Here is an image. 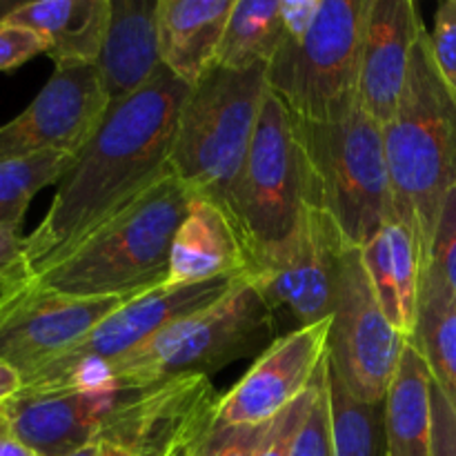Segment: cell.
Listing matches in <instances>:
<instances>
[{"label": "cell", "instance_id": "e575fe53", "mask_svg": "<svg viewBox=\"0 0 456 456\" xmlns=\"http://www.w3.org/2000/svg\"><path fill=\"white\" fill-rule=\"evenodd\" d=\"M25 245L20 232L0 230V285L25 281Z\"/></svg>", "mask_w": 456, "mask_h": 456}, {"label": "cell", "instance_id": "d6a6232c", "mask_svg": "<svg viewBox=\"0 0 456 456\" xmlns=\"http://www.w3.org/2000/svg\"><path fill=\"white\" fill-rule=\"evenodd\" d=\"M40 53H47V43L36 31L0 25V71L16 69Z\"/></svg>", "mask_w": 456, "mask_h": 456}, {"label": "cell", "instance_id": "1f68e13d", "mask_svg": "<svg viewBox=\"0 0 456 456\" xmlns=\"http://www.w3.org/2000/svg\"><path fill=\"white\" fill-rule=\"evenodd\" d=\"M316 379H319V374H316ZM316 379L314 383H312L310 390H307L297 403H292L288 410H283V412L270 423V430H267L261 454L258 456H289V452H292L294 436H297L298 428H301L303 419H305L307 410H310L312 399H314Z\"/></svg>", "mask_w": 456, "mask_h": 456}, {"label": "cell", "instance_id": "f546056e", "mask_svg": "<svg viewBox=\"0 0 456 456\" xmlns=\"http://www.w3.org/2000/svg\"><path fill=\"white\" fill-rule=\"evenodd\" d=\"M428 265H432L444 276L456 297V185L445 194L444 205H441Z\"/></svg>", "mask_w": 456, "mask_h": 456}, {"label": "cell", "instance_id": "6da1fadb", "mask_svg": "<svg viewBox=\"0 0 456 456\" xmlns=\"http://www.w3.org/2000/svg\"><path fill=\"white\" fill-rule=\"evenodd\" d=\"M190 85L169 69L127 101L111 105L58 191L27 236L25 281L47 270L98 225L172 172L174 134Z\"/></svg>", "mask_w": 456, "mask_h": 456}, {"label": "cell", "instance_id": "9c48e42d", "mask_svg": "<svg viewBox=\"0 0 456 456\" xmlns=\"http://www.w3.org/2000/svg\"><path fill=\"white\" fill-rule=\"evenodd\" d=\"M245 274L223 276V279L185 285V288L163 285V288L141 294L105 316L69 350L61 352L52 361L27 374L22 379L20 392L45 395V392L71 390L85 372L123 359L169 323L216 303Z\"/></svg>", "mask_w": 456, "mask_h": 456}, {"label": "cell", "instance_id": "44dd1931", "mask_svg": "<svg viewBox=\"0 0 456 456\" xmlns=\"http://www.w3.org/2000/svg\"><path fill=\"white\" fill-rule=\"evenodd\" d=\"M111 20V0L22 3L4 25L36 31L47 43L56 69L96 65Z\"/></svg>", "mask_w": 456, "mask_h": 456}, {"label": "cell", "instance_id": "3957f363", "mask_svg": "<svg viewBox=\"0 0 456 456\" xmlns=\"http://www.w3.org/2000/svg\"><path fill=\"white\" fill-rule=\"evenodd\" d=\"M194 199L176 174H165L27 281L76 298L141 297L163 288L172 239Z\"/></svg>", "mask_w": 456, "mask_h": 456}, {"label": "cell", "instance_id": "484cf974", "mask_svg": "<svg viewBox=\"0 0 456 456\" xmlns=\"http://www.w3.org/2000/svg\"><path fill=\"white\" fill-rule=\"evenodd\" d=\"M330 435L334 456H387L386 410L350 395L328 361Z\"/></svg>", "mask_w": 456, "mask_h": 456}, {"label": "cell", "instance_id": "e0dca14e", "mask_svg": "<svg viewBox=\"0 0 456 456\" xmlns=\"http://www.w3.org/2000/svg\"><path fill=\"white\" fill-rule=\"evenodd\" d=\"M118 390H65L45 395L13 396L0 412L18 439L25 441L38 456H65L92 444L101 435L107 414L116 403Z\"/></svg>", "mask_w": 456, "mask_h": 456}, {"label": "cell", "instance_id": "52a82bcc", "mask_svg": "<svg viewBox=\"0 0 456 456\" xmlns=\"http://www.w3.org/2000/svg\"><path fill=\"white\" fill-rule=\"evenodd\" d=\"M370 0H321L303 38L285 36L267 62V87L289 116L330 123L359 102L361 49Z\"/></svg>", "mask_w": 456, "mask_h": 456}, {"label": "cell", "instance_id": "ab89813d", "mask_svg": "<svg viewBox=\"0 0 456 456\" xmlns=\"http://www.w3.org/2000/svg\"><path fill=\"white\" fill-rule=\"evenodd\" d=\"M20 4L22 3H18V0H0V25H4V20H7Z\"/></svg>", "mask_w": 456, "mask_h": 456}, {"label": "cell", "instance_id": "5b68a950", "mask_svg": "<svg viewBox=\"0 0 456 456\" xmlns=\"http://www.w3.org/2000/svg\"><path fill=\"white\" fill-rule=\"evenodd\" d=\"M270 94L267 65L214 67L181 107L169 165L196 199L225 209Z\"/></svg>", "mask_w": 456, "mask_h": 456}, {"label": "cell", "instance_id": "836d02e7", "mask_svg": "<svg viewBox=\"0 0 456 456\" xmlns=\"http://www.w3.org/2000/svg\"><path fill=\"white\" fill-rule=\"evenodd\" d=\"M432 456H456V412L432 381Z\"/></svg>", "mask_w": 456, "mask_h": 456}, {"label": "cell", "instance_id": "ac0fdd59", "mask_svg": "<svg viewBox=\"0 0 456 456\" xmlns=\"http://www.w3.org/2000/svg\"><path fill=\"white\" fill-rule=\"evenodd\" d=\"M156 9L159 0H111L110 29L94 65L110 107L141 92L163 67Z\"/></svg>", "mask_w": 456, "mask_h": 456}, {"label": "cell", "instance_id": "83f0119b", "mask_svg": "<svg viewBox=\"0 0 456 456\" xmlns=\"http://www.w3.org/2000/svg\"><path fill=\"white\" fill-rule=\"evenodd\" d=\"M289 456H334L332 435H330V405H328V356L319 370L316 392L310 410L294 436Z\"/></svg>", "mask_w": 456, "mask_h": 456}, {"label": "cell", "instance_id": "d590c367", "mask_svg": "<svg viewBox=\"0 0 456 456\" xmlns=\"http://www.w3.org/2000/svg\"><path fill=\"white\" fill-rule=\"evenodd\" d=\"M321 0H281V20L288 38H303L314 22Z\"/></svg>", "mask_w": 456, "mask_h": 456}, {"label": "cell", "instance_id": "9a60e30c", "mask_svg": "<svg viewBox=\"0 0 456 456\" xmlns=\"http://www.w3.org/2000/svg\"><path fill=\"white\" fill-rule=\"evenodd\" d=\"M332 316L274 338L243 379L221 396L216 423L267 426L312 387L328 356Z\"/></svg>", "mask_w": 456, "mask_h": 456}, {"label": "cell", "instance_id": "8fae6325", "mask_svg": "<svg viewBox=\"0 0 456 456\" xmlns=\"http://www.w3.org/2000/svg\"><path fill=\"white\" fill-rule=\"evenodd\" d=\"M221 396L205 374L118 390L98 439L134 456H191L216 426Z\"/></svg>", "mask_w": 456, "mask_h": 456}, {"label": "cell", "instance_id": "7a4b0ae2", "mask_svg": "<svg viewBox=\"0 0 456 456\" xmlns=\"http://www.w3.org/2000/svg\"><path fill=\"white\" fill-rule=\"evenodd\" d=\"M383 147L392 218L412 232L428 267L441 205L456 185V94L436 69L428 29L414 45L399 107L383 125Z\"/></svg>", "mask_w": 456, "mask_h": 456}, {"label": "cell", "instance_id": "603a6c76", "mask_svg": "<svg viewBox=\"0 0 456 456\" xmlns=\"http://www.w3.org/2000/svg\"><path fill=\"white\" fill-rule=\"evenodd\" d=\"M383 410L387 456H432V377L410 338Z\"/></svg>", "mask_w": 456, "mask_h": 456}, {"label": "cell", "instance_id": "d4e9b609", "mask_svg": "<svg viewBox=\"0 0 456 456\" xmlns=\"http://www.w3.org/2000/svg\"><path fill=\"white\" fill-rule=\"evenodd\" d=\"M285 38L281 0H236L223 34L216 67L243 71L267 65Z\"/></svg>", "mask_w": 456, "mask_h": 456}, {"label": "cell", "instance_id": "277c9868", "mask_svg": "<svg viewBox=\"0 0 456 456\" xmlns=\"http://www.w3.org/2000/svg\"><path fill=\"white\" fill-rule=\"evenodd\" d=\"M274 316L245 274L216 303L174 321L123 359L85 372L71 390H138L185 374L209 377L243 356L265 352Z\"/></svg>", "mask_w": 456, "mask_h": 456}, {"label": "cell", "instance_id": "d6986e66", "mask_svg": "<svg viewBox=\"0 0 456 456\" xmlns=\"http://www.w3.org/2000/svg\"><path fill=\"white\" fill-rule=\"evenodd\" d=\"M236 0H159L156 29L165 69L196 87L216 67Z\"/></svg>", "mask_w": 456, "mask_h": 456}, {"label": "cell", "instance_id": "7c38bea8", "mask_svg": "<svg viewBox=\"0 0 456 456\" xmlns=\"http://www.w3.org/2000/svg\"><path fill=\"white\" fill-rule=\"evenodd\" d=\"M408 338L386 316L363 267L361 249L341 261L328 361L343 386L365 403H383Z\"/></svg>", "mask_w": 456, "mask_h": 456}, {"label": "cell", "instance_id": "cb8c5ba5", "mask_svg": "<svg viewBox=\"0 0 456 456\" xmlns=\"http://www.w3.org/2000/svg\"><path fill=\"white\" fill-rule=\"evenodd\" d=\"M410 341L421 352L432 381L456 412V297L432 265L423 272L419 319Z\"/></svg>", "mask_w": 456, "mask_h": 456}, {"label": "cell", "instance_id": "4fadbf2b", "mask_svg": "<svg viewBox=\"0 0 456 456\" xmlns=\"http://www.w3.org/2000/svg\"><path fill=\"white\" fill-rule=\"evenodd\" d=\"M134 298L65 297L29 281L0 285V361L25 379Z\"/></svg>", "mask_w": 456, "mask_h": 456}, {"label": "cell", "instance_id": "ba28073f", "mask_svg": "<svg viewBox=\"0 0 456 456\" xmlns=\"http://www.w3.org/2000/svg\"><path fill=\"white\" fill-rule=\"evenodd\" d=\"M307 196L310 176L292 116L274 94H267L252 147L225 205L243 243L245 265L292 234Z\"/></svg>", "mask_w": 456, "mask_h": 456}, {"label": "cell", "instance_id": "f35d334b", "mask_svg": "<svg viewBox=\"0 0 456 456\" xmlns=\"http://www.w3.org/2000/svg\"><path fill=\"white\" fill-rule=\"evenodd\" d=\"M65 456H102V441H92V444L83 445V448L74 450V452L65 454Z\"/></svg>", "mask_w": 456, "mask_h": 456}, {"label": "cell", "instance_id": "74e56055", "mask_svg": "<svg viewBox=\"0 0 456 456\" xmlns=\"http://www.w3.org/2000/svg\"><path fill=\"white\" fill-rule=\"evenodd\" d=\"M22 390V374L13 370L12 365L0 361V405L12 401L13 396L20 395Z\"/></svg>", "mask_w": 456, "mask_h": 456}, {"label": "cell", "instance_id": "8d00e7d4", "mask_svg": "<svg viewBox=\"0 0 456 456\" xmlns=\"http://www.w3.org/2000/svg\"><path fill=\"white\" fill-rule=\"evenodd\" d=\"M0 456H38L25 441L18 439L3 412H0Z\"/></svg>", "mask_w": 456, "mask_h": 456}, {"label": "cell", "instance_id": "7402d4cb", "mask_svg": "<svg viewBox=\"0 0 456 456\" xmlns=\"http://www.w3.org/2000/svg\"><path fill=\"white\" fill-rule=\"evenodd\" d=\"M379 305L401 337L414 334L419 319L421 281L426 272L421 248L403 223L390 221L361 249Z\"/></svg>", "mask_w": 456, "mask_h": 456}, {"label": "cell", "instance_id": "f1b7e54d", "mask_svg": "<svg viewBox=\"0 0 456 456\" xmlns=\"http://www.w3.org/2000/svg\"><path fill=\"white\" fill-rule=\"evenodd\" d=\"M270 423L252 428H232L216 423L191 456H258Z\"/></svg>", "mask_w": 456, "mask_h": 456}, {"label": "cell", "instance_id": "2e32d148", "mask_svg": "<svg viewBox=\"0 0 456 456\" xmlns=\"http://www.w3.org/2000/svg\"><path fill=\"white\" fill-rule=\"evenodd\" d=\"M426 29L412 0H370L361 49L359 102L379 125L399 107L414 45Z\"/></svg>", "mask_w": 456, "mask_h": 456}, {"label": "cell", "instance_id": "4dcf8cb0", "mask_svg": "<svg viewBox=\"0 0 456 456\" xmlns=\"http://www.w3.org/2000/svg\"><path fill=\"white\" fill-rule=\"evenodd\" d=\"M430 49L436 69L456 94V0H445L436 7L435 27L430 31Z\"/></svg>", "mask_w": 456, "mask_h": 456}, {"label": "cell", "instance_id": "8992f818", "mask_svg": "<svg viewBox=\"0 0 456 456\" xmlns=\"http://www.w3.org/2000/svg\"><path fill=\"white\" fill-rule=\"evenodd\" d=\"M310 196L330 214L347 249H363L392 218L383 127L356 105L330 123L292 118Z\"/></svg>", "mask_w": 456, "mask_h": 456}, {"label": "cell", "instance_id": "4316f807", "mask_svg": "<svg viewBox=\"0 0 456 456\" xmlns=\"http://www.w3.org/2000/svg\"><path fill=\"white\" fill-rule=\"evenodd\" d=\"M76 159L78 156L67 151H43L0 163V230L20 232L34 196L47 185L61 183Z\"/></svg>", "mask_w": 456, "mask_h": 456}, {"label": "cell", "instance_id": "5bb4252c", "mask_svg": "<svg viewBox=\"0 0 456 456\" xmlns=\"http://www.w3.org/2000/svg\"><path fill=\"white\" fill-rule=\"evenodd\" d=\"M110 111V101L94 65L53 71L25 111L0 125V163L43 151L85 150Z\"/></svg>", "mask_w": 456, "mask_h": 456}, {"label": "cell", "instance_id": "ffe728a7", "mask_svg": "<svg viewBox=\"0 0 456 456\" xmlns=\"http://www.w3.org/2000/svg\"><path fill=\"white\" fill-rule=\"evenodd\" d=\"M245 252L225 209L194 199L169 248L165 288L208 283L245 274Z\"/></svg>", "mask_w": 456, "mask_h": 456}, {"label": "cell", "instance_id": "30bf717a", "mask_svg": "<svg viewBox=\"0 0 456 456\" xmlns=\"http://www.w3.org/2000/svg\"><path fill=\"white\" fill-rule=\"evenodd\" d=\"M346 252L330 214L307 196L292 234L254 256L245 274L274 314L285 310L303 328L332 316Z\"/></svg>", "mask_w": 456, "mask_h": 456}]
</instances>
